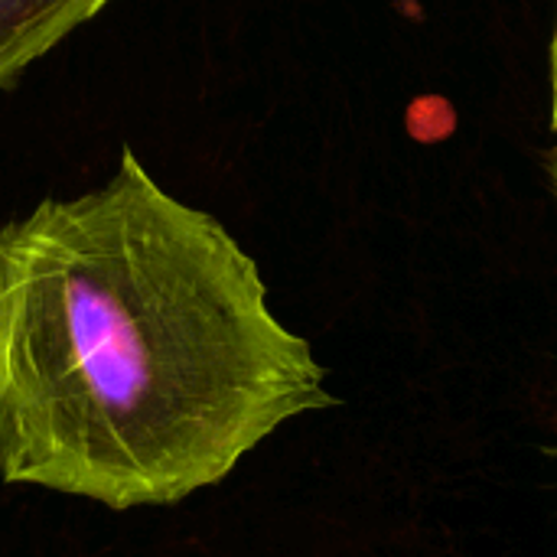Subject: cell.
<instances>
[{
    "instance_id": "obj_1",
    "label": "cell",
    "mask_w": 557,
    "mask_h": 557,
    "mask_svg": "<svg viewBox=\"0 0 557 557\" xmlns=\"http://www.w3.org/2000/svg\"><path fill=\"white\" fill-rule=\"evenodd\" d=\"M330 405L255 258L131 147L101 189L0 228L3 483L114 512L173 506Z\"/></svg>"
},
{
    "instance_id": "obj_2",
    "label": "cell",
    "mask_w": 557,
    "mask_h": 557,
    "mask_svg": "<svg viewBox=\"0 0 557 557\" xmlns=\"http://www.w3.org/2000/svg\"><path fill=\"white\" fill-rule=\"evenodd\" d=\"M101 7L108 0H0V88Z\"/></svg>"
},
{
    "instance_id": "obj_3",
    "label": "cell",
    "mask_w": 557,
    "mask_h": 557,
    "mask_svg": "<svg viewBox=\"0 0 557 557\" xmlns=\"http://www.w3.org/2000/svg\"><path fill=\"white\" fill-rule=\"evenodd\" d=\"M552 85H555V95H552V124H555V134H557V33H555V46H552Z\"/></svg>"
}]
</instances>
